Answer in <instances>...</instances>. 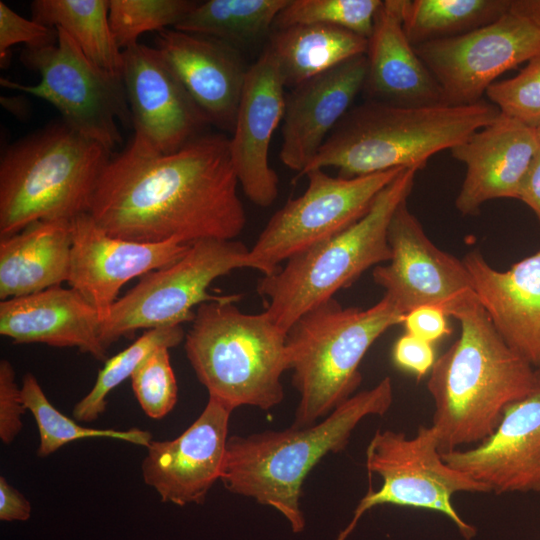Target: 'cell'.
<instances>
[{"instance_id":"obj_1","label":"cell","mask_w":540,"mask_h":540,"mask_svg":"<svg viewBox=\"0 0 540 540\" xmlns=\"http://www.w3.org/2000/svg\"><path fill=\"white\" fill-rule=\"evenodd\" d=\"M238 185L224 135L171 153L134 135L106 165L89 214L108 234L137 242L235 240L246 225Z\"/></svg>"},{"instance_id":"obj_2","label":"cell","mask_w":540,"mask_h":540,"mask_svg":"<svg viewBox=\"0 0 540 540\" xmlns=\"http://www.w3.org/2000/svg\"><path fill=\"white\" fill-rule=\"evenodd\" d=\"M451 317L460 323L459 338L436 359L427 382L440 453L489 437L535 380L532 365L505 343L477 298Z\"/></svg>"},{"instance_id":"obj_3","label":"cell","mask_w":540,"mask_h":540,"mask_svg":"<svg viewBox=\"0 0 540 540\" xmlns=\"http://www.w3.org/2000/svg\"><path fill=\"white\" fill-rule=\"evenodd\" d=\"M392 401V381L385 377L312 425L230 436L220 480L229 492L273 507L300 533L305 528L300 498L307 475L323 457L344 449L365 417L384 415Z\"/></svg>"},{"instance_id":"obj_4","label":"cell","mask_w":540,"mask_h":540,"mask_svg":"<svg viewBox=\"0 0 540 540\" xmlns=\"http://www.w3.org/2000/svg\"><path fill=\"white\" fill-rule=\"evenodd\" d=\"M499 115L485 101L406 107L369 100L345 114L301 176L329 167L344 178L420 170L432 156L451 150Z\"/></svg>"},{"instance_id":"obj_5","label":"cell","mask_w":540,"mask_h":540,"mask_svg":"<svg viewBox=\"0 0 540 540\" xmlns=\"http://www.w3.org/2000/svg\"><path fill=\"white\" fill-rule=\"evenodd\" d=\"M110 152L63 120L13 143L0 161V237L89 213Z\"/></svg>"},{"instance_id":"obj_6","label":"cell","mask_w":540,"mask_h":540,"mask_svg":"<svg viewBox=\"0 0 540 540\" xmlns=\"http://www.w3.org/2000/svg\"><path fill=\"white\" fill-rule=\"evenodd\" d=\"M225 295L197 307L184 349L209 397L232 410L252 406L269 410L284 398L281 382L289 370L286 332L264 311L248 314Z\"/></svg>"},{"instance_id":"obj_7","label":"cell","mask_w":540,"mask_h":540,"mask_svg":"<svg viewBox=\"0 0 540 540\" xmlns=\"http://www.w3.org/2000/svg\"><path fill=\"white\" fill-rule=\"evenodd\" d=\"M404 316L383 296L365 309L343 307L331 298L296 320L286 334L292 384L299 394L293 426L312 425L353 396L366 352Z\"/></svg>"},{"instance_id":"obj_8","label":"cell","mask_w":540,"mask_h":540,"mask_svg":"<svg viewBox=\"0 0 540 540\" xmlns=\"http://www.w3.org/2000/svg\"><path fill=\"white\" fill-rule=\"evenodd\" d=\"M417 172L402 170L357 222L259 280L257 292L267 301L265 312L281 330L287 333L304 313L334 298L367 269L390 260L388 227L396 209L407 201Z\"/></svg>"},{"instance_id":"obj_9","label":"cell","mask_w":540,"mask_h":540,"mask_svg":"<svg viewBox=\"0 0 540 540\" xmlns=\"http://www.w3.org/2000/svg\"><path fill=\"white\" fill-rule=\"evenodd\" d=\"M249 251L237 240L194 242L175 262L151 271L118 298L100 323V340L108 349L138 330L182 325L193 321L196 306L219 300L212 282L236 269L251 268Z\"/></svg>"},{"instance_id":"obj_10","label":"cell","mask_w":540,"mask_h":540,"mask_svg":"<svg viewBox=\"0 0 540 540\" xmlns=\"http://www.w3.org/2000/svg\"><path fill=\"white\" fill-rule=\"evenodd\" d=\"M366 468L380 476L383 484L361 499L337 540H345L366 511L384 504L436 511L447 516L464 538L471 539L476 534L475 527L459 516L451 497L457 492L489 490L442 460L432 425L420 426L413 437L392 430L377 431L366 449Z\"/></svg>"},{"instance_id":"obj_11","label":"cell","mask_w":540,"mask_h":540,"mask_svg":"<svg viewBox=\"0 0 540 540\" xmlns=\"http://www.w3.org/2000/svg\"><path fill=\"white\" fill-rule=\"evenodd\" d=\"M402 170L353 178L333 177L323 169L307 172L304 193L272 215L250 249L251 269L271 275L282 262L344 231L367 213Z\"/></svg>"},{"instance_id":"obj_12","label":"cell","mask_w":540,"mask_h":540,"mask_svg":"<svg viewBox=\"0 0 540 540\" xmlns=\"http://www.w3.org/2000/svg\"><path fill=\"white\" fill-rule=\"evenodd\" d=\"M57 42L41 48H25L23 64L40 75L27 85L1 78V86L44 99L62 120L109 151L121 143L117 122L131 121L123 81L98 69L61 28Z\"/></svg>"},{"instance_id":"obj_13","label":"cell","mask_w":540,"mask_h":540,"mask_svg":"<svg viewBox=\"0 0 540 540\" xmlns=\"http://www.w3.org/2000/svg\"><path fill=\"white\" fill-rule=\"evenodd\" d=\"M415 50L445 105H471L482 101L501 74L540 54V27L509 9L492 23Z\"/></svg>"},{"instance_id":"obj_14","label":"cell","mask_w":540,"mask_h":540,"mask_svg":"<svg viewBox=\"0 0 540 540\" xmlns=\"http://www.w3.org/2000/svg\"><path fill=\"white\" fill-rule=\"evenodd\" d=\"M387 238L391 258L374 268L373 280L404 315L417 307L436 306L451 317L477 298L463 261L433 244L407 201L394 212Z\"/></svg>"},{"instance_id":"obj_15","label":"cell","mask_w":540,"mask_h":540,"mask_svg":"<svg viewBox=\"0 0 540 540\" xmlns=\"http://www.w3.org/2000/svg\"><path fill=\"white\" fill-rule=\"evenodd\" d=\"M72 246L67 283L98 312L101 321L127 282L181 258L190 245L145 243L114 237L89 213L71 221Z\"/></svg>"},{"instance_id":"obj_16","label":"cell","mask_w":540,"mask_h":540,"mask_svg":"<svg viewBox=\"0 0 540 540\" xmlns=\"http://www.w3.org/2000/svg\"><path fill=\"white\" fill-rule=\"evenodd\" d=\"M232 409L209 397L198 418L178 437L146 447L141 470L144 482L163 502L201 504L220 480Z\"/></svg>"},{"instance_id":"obj_17","label":"cell","mask_w":540,"mask_h":540,"mask_svg":"<svg viewBox=\"0 0 540 540\" xmlns=\"http://www.w3.org/2000/svg\"><path fill=\"white\" fill-rule=\"evenodd\" d=\"M122 81L134 135L161 153L183 147L209 124L155 47L137 43L123 51Z\"/></svg>"},{"instance_id":"obj_18","label":"cell","mask_w":540,"mask_h":540,"mask_svg":"<svg viewBox=\"0 0 540 540\" xmlns=\"http://www.w3.org/2000/svg\"><path fill=\"white\" fill-rule=\"evenodd\" d=\"M442 460L489 492H540V368L530 392L511 403L477 446L441 453Z\"/></svg>"},{"instance_id":"obj_19","label":"cell","mask_w":540,"mask_h":540,"mask_svg":"<svg viewBox=\"0 0 540 540\" xmlns=\"http://www.w3.org/2000/svg\"><path fill=\"white\" fill-rule=\"evenodd\" d=\"M285 85L269 48L248 68L235 127L229 139L231 161L246 197L260 207L271 206L279 178L270 166L269 150L283 120Z\"/></svg>"},{"instance_id":"obj_20","label":"cell","mask_w":540,"mask_h":540,"mask_svg":"<svg viewBox=\"0 0 540 540\" xmlns=\"http://www.w3.org/2000/svg\"><path fill=\"white\" fill-rule=\"evenodd\" d=\"M155 44L208 123L232 134L249 68L236 47L175 28L159 31Z\"/></svg>"},{"instance_id":"obj_21","label":"cell","mask_w":540,"mask_h":540,"mask_svg":"<svg viewBox=\"0 0 540 540\" xmlns=\"http://www.w3.org/2000/svg\"><path fill=\"white\" fill-rule=\"evenodd\" d=\"M366 54L316 75L286 94L279 157L301 176L364 89Z\"/></svg>"},{"instance_id":"obj_22","label":"cell","mask_w":540,"mask_h":540,"mask_svg":"<svg viewBox=\"0 0 540 540\" xmlns=\"http://www.w3.org/2000/svg\"><path fill=\"white\" fill-rule=\"evenodd\" d=\"M540 148L535 129L502 113L453 147V158L466 166L455 200L462 215H473L487 201L516 198L529 165Z\"/></svg>"},{"instance_id":"obj_23","label":"cell","mask_w":540,"mask_h":540,"mask_svg":"<svg viewBox=\"0 0 540 540\" xmlns=\"http://www.w3.org/2000/svg\"><path fill=\"white\" fill-rule=\"evenodd\" d=\"M477 299L505 343L540 367V251L499 271L480 252L463 258Z\"/></svg>"},{"instance_id":"obj_24","label":"cell","mask_w":540,"mask_h":540,"mask_svg":"<svg viewBox=\"0 0 540 540\" xmlns=\"http://www.w3.org/2000/svg\"><path fill=\"white\" fill-rule=\"evenodd\" d=\"M97 310L75 289L61 285L0 302V334L15 344L77 348L107 359Z\"/></svg>"},{"instance_id":"obj_25","label":"cell","mask_w":540,"mask_h":540,"mask_svg":"<svg viewBox=\"0 0 540 540\" xmlns=\"http://www.w3.org/2000/svg\"><path fill=\"white\" fill-rule=\"evenodd\" d=\"M403 0H384L368 38L364 90L397 106L444 104L441 89L403 29Z\"/></svg>"},{"instance_id":"obj_26","label":"cell","mask_w":540,"mask_h":540,"mask_svg":"<svg viewBox=\"0 0 540 540\" xmlns=\"http://www.w3.org/2000/svg\"><path fill=\"white\" fill-rule=\"evenodd\" d=\"M71 221L41 220L14 235L0 237L1 301L68 281Z\"/></svg>"},{"instance_id":"obj_27","label":"cell","mask_w":540,"mask_h":540,"mask_svg":"<svg viewBox=\"0 0 540 540\" xmlns=\"http://www.w3.org/2000/svg\"><path fill=\"white\" fill-rule=\"evenodd\" d=\"M267 48L278 64L285 87L298 84L360 55L368 39L324 24H299L274 29Z\"/></svg>"},{"instance_id":"obj_28","label":"cell","mask_w":540,"mask_h":540,"mask_svg":"<svg viewBox=\"0 0 540 540\" xmlns=\"http://www.w3.org/2000/svg\"><path fill=\"white\" fill-rule=\"evenodd\" d=\"M32 19L64 30L101 71L122 80L123 51L109 22L107 0H35Z\"/></svg>"},{"instance_id":"obj_29","label":"cell","mask_w":540,"mask_h":540,"mask_svg":"<svg viewBox=\"0 0 540 540\" xmlns=\"http://www.w3.org/2000/svg\"><path fill=\"white\" fill-rule=\"evenodd\" d=\"M289 0H208L197 4L175 29L206 35L234 47L251 43L273 28Z\"/></svg>"},{"instance_id":"obj_30","label":"cell","mask_w":540,"mask_h":540,"mask_svg":"<svg viewBox=\"0 0 540 540\" xmlns=\"http://www.w3.org/2000/svg\"><path fill=\"white\" fill-rule=\"evenodd\" d=\"M511 0H403V29L418 45L465 34L494 22Z\"/></svg>"},{"instance_id":"obj_31","label":"cell","mask_w":540,"mask_h":540,"mask_svg":"<svg viewBox=\"0 0 540 540\" xmlns=\"http://www.w3.org/2000/svg\"><path fill=\"white\" fill-rule=\"evenodd\" d=\"M21 394L39 431L40 444L37 454L40 457L49 456L64 445L81 439L110 438L143 447H147L152 441L149 431L138 428L116 430L80 425L79 421L69 418L55 408L32 373L24 375Z\"/></svg>"},{"instance_id":"obj_32","label":"cell","mask_w":540,"mask_h":540,"mask_svg":"<svg viewBox=\"0 0 540 540\" xmlns=\"http://www.w3.org/2000/svg\"><path fill=\"white\" fill-rule=\"evenodd\" d=\"M185 338L182 325L145 330L131 345L107 358L98 371L95 384L73 408L72 415L79 422H92L106 409L107 396L124 380L130 378L138 366L155 350L173 348Z\"/></svg>"},{"instance_id":"obj_33","label":"cell","mask_w":540,"mask_h":540,"mask_svg":"<svg viewBox=\"0 0 540 540\" xmlns=\"http://www.w3.org/2000/svg\"><path fill=\"white\" fill-rule=\"evenodd\" d=\"M382 0H289L273 28L324 24L369 38Z\"/></svg>"},{"instance_id":"obj_34","label":"cell","mask_w":540,"mask_h":540,"mask_svg":"<svg viewBox=\"0 0 540 540\" xmlns=\"http://www.w3.org/2000/svg\"><path fill=\"white\" fill-rule=\"evenodd\" d=\"M197 4L188 0H109V22L119 48L136 45L145 32L175 25Z\"/></svg>"},{"instance_id":"obj_35","label":"cell","mask_w":540,"mask_h":540,"mask_svg":"<svg viewBox=\"0 0 540 540\" xmlns=\"http://www.w3.org/2000/svg\"><path fill=\"white\" fill-rule=\"evenodd\" d=\"M134 395L152 419L165 417L175 406L178 386L170 362L169 348L151 353L130 377Z\"/></svg>"},{"instance_id":"obj_36","label":"cell","mask_w":540,"mask_h":540,"mask_svg":"<svg viewBox=\"0 0 540 540\" xmlns=\"http://www.w3.org/2000/svg\"><path fill=\"white\" fill-rule=\"evenodd\" d=\"M485 95L500 113L535 130L540 128V54L516 76L495 81Z\"/></svg>"},{"instance_id":"obj_37","label":"cell","mask_w":540,"mask_h":540,"mask_svg":"<svg viewBox=\"0 0 540 540\" xmlns=\"http://www.w3.org/2000/svg\"><path fill=\"white\" fill-rule=\"evenodd\" d=\"M57 42V30L33 19H26L0 1V60H7L10 47L24 43L27 48H41Z\"/></svg>"},{"instance_id":"obj_38","label":"cell","mask_w":540,"mask_h":540,"mask_svg":"<svg viewBox=\"0 0 540 540\" xmlns=\"http://www.w3.org/2000/svg\"><path fill=\"white\" fill-rule=\"evenodd\" d=\"M27 408L12 364L0 361V439L10 444L22 430V416Z\"/></svg>"},{"instance_id":"obj_39","label":"cell","mask_w":540,"mask_h":540,"mask_svg":"<svg viewBox=\"0 0 540 540\" xmlns=\"http://www.w3.org/2000/svg\"><path fill=\"white\" fill-rule=\"evenodd\" d=\"M395 364L418 378L432 369L436 359L433 344L405 333L393 346Z\"/></svg>"},{"instance_id":"obj_40","label":"cell","mask_w":540,"mask_h":540,"mask_svg":"<svg viewBox=\"0 0 540 540\" xmlns=\"http://www.w3.org/2000/svg\"><path fill=\"white\" fill-rule=\"evenodd\" d=\"M447 318L439 307L421 306L406 313L402 324L406 333L433 344L451 333Z\"/></svg>"},{"instance_id":"obj_41","label":"cell","mask_w":540,"mask_h":540,"mask_svg":"<svg viewBox=\"0 0 540 540\" xmlns=\"http://www.w3.org/2000/svg\"><path fill=\"white\" fill-rule=\"evenodd\" d=\"M29 501L5 477H0V520L26 521L30 518Z\"/></svg>"},{"instance_id":"obj_42","label":"cell","mask_w":540,"mask_h":540,"mask_svg":"<svg viewBox=\"0 0 540 540\" xmlns=\"http://www.w3.org/2000/svg\"><path fill=\"white\" fill-rule=\"evenodd\" d=\"M517 199L528 205L540 220V148L520 184Z\"/></svg>"},{"instance_id":"obj_43","label":"cell","mask_w":540,"mask_h":540,"mask_svg":"<svg viewBox=\"0 0 540 540\" xmlns=\"http://www.w3.org/2000/svg\"><path fill=\"white\" fill-rule=\"evenodd\" d=\"M510 11L540 27V0H511Z\"/></svg>"},{"instance_id":"obj_44","label":"cell","mask_w":540,"mask_h":540,"mask_svg":"<svg viewBox=\"0 0 540 540\" xmlns=\"http://www.w3.org/2000/svg\"><path fill=\"white\" fill-rule=\"evenodd\" d=\"M536 132H537L538 138H539V140H540V128L537 129Z\"/></svg>"}]
</instances>
